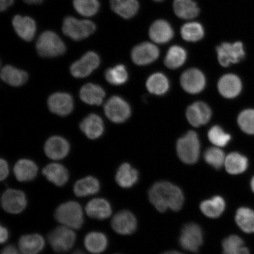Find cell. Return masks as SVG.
Instances as JSON below:
<instances>
[{"label": "cell", "mask_w": 254, "mask_h": 254, "mask_svg": "<svg viewBox=\"0 0 254 254\" xmlns=\"http://www.w3.org/2000/svg\"><path fill=\"white\" fill-rule=\"evenodd\" d=\"M100 184L95 178L89 176L79 180L74 184V192L79 197L94 195L99 192Z\"/></svg>", "instance_id": "obj_33"}, {"label": "cell", "mask_w": 254, "mask_h": 254, "mask_svg": "<svg viewBox=\"0 0 254 254\" xmlns=\"http://www.w3.org/2000/svg\"><path fill=\"white\" fill-rule=\"evenodd\" d=\"M204 241L201 228L193 222H190L183 227L179 238L180 246L191 253H197Z\"/></svg>", "instance_id": "obj_7"}, {"label": "cell", "mask_w": 254, "mask_h": 254, "mask_svg": "<svg viewBox=\"0 0 254 254\" xmlns=\"http://www.w3.org/2000/svg\"><path fill=\"white\" fill-rule=\"evenodd\" d=\"M69 144L65 138L59 136L50 137L46 142L44 151L48 157L59 160L65 158L69 151Z\"/></svg>", "instance_id": "obj_18"}, {"label": "cell", "mask_w": 254, "mask_h": 254, "mask_svg": "<svg viewBox=\"0 0 254 254\" xmlns=\"http://www.w3.org/2000/svg\"><path fill=\"white\" fill-rule=\"evenodd\" d=\"M71 254H87L85 252H83V251H82L81 250H77L74 251V252H73Z\"/></svg>", "instance_id": "obj_51"}, {"label": "cell", "mask_w": 254, "mask_h": 254, "mask_svg": "<svg viewBox=\"0 0 254 254\" xmlns=\"http://www.w3.org/2000/svg\"><path fill=\"white\" fill-rule=\"evenodd\" d=\"M14 173L19 182H30L37 177L38 167L33 161L23 159L16 163Z\"/></svg>", "instance_id": "obj_27"}, {"label": "cell", "mask_w": 254, "mask_h": 254, "mask_svg": "<svg viewBox=\"0 0 254 254\" xmlns=\"http://www.w3.org/2000/svg\"><path fill=\"white\" fill-rule=\"evenodd\" d=\"M80 129L88 138L95 139L100 137L104 131L102 119L95 114H91L82 121Z\"/></svg>", "instance_id": "obj_23"}, {"label": "cell", "mask_w": 254, "mask_h": 254, "mask_svg": "<svg viewBox=\"0 0 254 254\" xmlns=\"http://www.w3.org/2000/svg\"><path fill=\"white\" fill-rule=\"evenodd\" d=\"M48 241L55 252L59 254L69 252L76 241V234L70 228L60 226L48 235Z\"/></svg>", "instance_id": "obj_6"}, {"label": "cell", "mask_w": 254, "mask_h": 254, "mask_svg": "<svg viewBox=\"0 0 254 254\" xmlns=\"http://www.w3.org/2000/svg\"><path fill=\"white\" fill-rule=\"evenodd\" d=\"M202 213L209 218H217L223 214L226 204L222 196H215L211 199L202 201L199 206Z\"/></svg>", "instance_id": "obj_26"}, {"label": "cell", "mask_w": 254, "mask_h": 254, "mask_svg": "<svg viewBox=\"0 0 254 254\" xmlns=\"http://www.w3.org/2000/svg\"><path fill=\"white\" fill-rule=\"evenodd\" d=\"M148 198L159 212H164L168 209L179 211L182 208L184 196L179 187L169 182L155 183L148 192Z\"/></svg>", "instance_id": "obj_1"}, {"label": "cell", "mask_w": 254, "mask_h": 254, "mask_svg": "<svg viewBox=\"0 0 254 254\" xmlns=\"http://www.w3.org/2000/svg\"><path fill=\"white\" fill-rule=\"evenodd\" d=\"M14 0H0V9L1 11H5L14 3Z\"/></svg>", "instance_id": "obj_47"}, {"label": "cell", "mask_w": 254, "mask_h": 254, "mask_svg": "<svg viewBox=\"0 0 254 254\" xmlns=\"http://www.w3.org/2000/svg\"><path fill=\"white\" fill-rule=\"evenodd\" d=\"M108 244L109 241L107 236L100 232H91L85 237L84 246L91 254L103 253L107 249Z\"/></svg>", "instance_id": "obj_28"}, {"label": "cell", "mask_w": 254, "mask_h": 254, "mask_svg": "<svg viewBox=\"0 0 254 254\" xmlns=\"http://www.w3.org/2000/svg\"><path fill=\"white\" fill-rule=\"evenodd\" d=\"M43 174L48 180L59 187L64 186L69 179L68 170L63 165L59 164L48 165L44 168Z\"/></svg>", "instance_id": "obj_24"}, {"label": "cell", "mask_w": 254, "mask_h": 254, "mask_svg": "<svg viewBox=\"0 0 254 254\" xmlns=\"http://www.w3.org/2000/svg\"><path fill=\"white\" fill-rule=\"evenodd\" d=\"M105 77L110 84L120 85L125 84L128 80V74L125 65L120 64L107 69L105 72Z\"/></svg>", "instance_id": "obj_40"}, {"label": "cell", "mask_w": 254, "mask_h": 254, "mask_svg": "<svg viewBox=\"0 0 254 254\" xmlns=\"http://www.w3.org/2000/svg\"><path fill=\"white\" fill-rule=\"evenodd\" d=\"M100 62V57L96 53L88 52L81 59L72 64L70 72L75 78L86 77L99 66Z\"/></svg>", "instance_id": "obj_10"}, {"label": "cell", "mask_w": 254, "mask_h": 254, "mask_svg": "<svg viewBox=\"0 0 254 254\" xmlns=\"http://www.w3.org/2000/svg\"><path fill=\"white\" fill-rule=\"evenodd\" d=\"M208 136L209 141L217 147H225L231 139V136L218 126L212 127L209 130Z\"/></svg>", "instance_id": "obj_42"}, {"label": "cell", "mask_w": 254, "mask_h": 254, "mask_svg": "<svg viewBox=\"0 0 254 254\" xmlns=\"http://www.w3.org/2000/svg\"><path fill=\"white\" fill-rule=\"evenodd\" d=\"M174 10L178 17L192 19L199 14V8L192 0H174Z\"/></svg>", "instance_id": "obj_35"}, {"label": "cell", "mask_w": 254, "mask_h": 254, "mask_svg": "<svg viewBox=\"0 0 254 254\" xmlns=\"http://www.w3.org/2000/svg\"><path fill=\"white\" fill-rule=\"evenodd\" d=\"M217 52L218 62L224 67H227L231 64L240 63L246 56L241 42L222 43L217 47Z\"/></svg>", "instance_id": "obj_9"}, {"label": "cell", "mask_w": 254, "mask_h": 254, "mask_svg": "<svg viewBox=\"0 0 254 254\" xmlns=\"http://www.w3.org/2000/svg\"><path fill=\"white\" fill-rule=\"evenodd\" d=\"M0 234H1V243L4 244L7 241L9 237V233L8 231L4 227H3L2 225L1 226V229H0Z\"/></svg>", "instance_id": "obj_48"}, {"label": "cell", "mask_w": 254, "mask_h": 254, "mask_svg": "<svg viewBox=\"0 0 254 254\" xmlns=\"http://www.w3.org/2000/svg\"><path fill=\"white\" fill-rule=\"evenodd\" d=\"M222 247L223 254H250L242 238L237 235L225 238L222 241Z\"/></svg>", "instance_id": "obj_36"}, {"label": "cell", "mask_w": 254, "mask_h": 254, "mask_svg": "<svg viewBox=\"0 0 254 254\" xmlns=\"http://www.w3.org/2000/svg\"><path fill=\"white\" fill-rule=\"evenodd\" d=\"M250 186L251 189H252L253 192L254 193V176L252 178V180H251Z\"/></svg>", "instance_id": "obj_52"}, {"label": "cell", "mask_w": 254, "mask_h": 254, "mask_svg": "<svg viewBox=\"0 0 254 254\" xmlns=\"http://www.w3.org/2000/svg\"><path fill=\"white\" fill-rule=\"evenodd\" d=\"M181 84L184 90L190 94H198L204 90L206 79L203 73L196 68H190L181 77Z\"/></svg>", "instance_id": "obj_12"}, {"label": "cell", "mask_w": 254, "mask_h": 254, "mask_svg": "<svg viewBox=\"0 0 254 254\" xmlns=\"http://www.w3.org/2000/svg\"><path fill=\"white\" fill-rule=\"evenodd\" d=\"M55 217L60 224L72 230H79L84 224L83 211L75 201L63 203L57 208Z\"/></svg>", "instance_id": "obj_2"}, {"label": "cell", "mask_w": 254, "mask_h": 254, "mask_svg": "<svg viewBox=\"0 0 254 254\" xmlns=\"http://www.w3.org/2000/svg\"><path fill=\"white\" fill-rule=\"evenodd\" d=\"M12 25L21 39L26 41H31L34 39L37 27L33 18L27 16L15 15L12 19Z\"/></svg>", "instance_id": "obj_19"}, {"label": "cell", "mask_w": 254, "mask_h": 254, "mask_svg": "<svg viewBox=\"0 0 254 254\" xmlns=\"http://www.w3.org/2000/svg\"><path fill=\"white\" fill-rule=\"evenodd\" d=\"M111 9L117 14L125 19H129L137 13L138 0H110Z\"/></svg>", "instance_id": "obj_29"}, {"label": "cell", "mask_w": 254, "mask_h": 254, "mask_svg": "<svg viewBox=\"0 0 254 254\" xmlns=\"http://www.w3.org/2000/svg\"><path fill=\"white\" fill-rule=\"evenodd\" d=\"M0 168H1V172H0V179L1 181L4 180L8 176L9 168L7 161L3 159H1L0 161Z\"/></svg>", "instance_id": "obj_45"}, {"label": "cell", "mask_w": 254, "mask_h": 254, "mask_svg": "<svg viewBox=\"0 0 254 254\" xmlns=\"http://www.w3.org/2000/svg\"><path fill=\"white\" fill-rule=\"evenodd\" d=\"M174 30L169 23L166 20H158L151 25L149 35L154 42L165 44L173 39Z\"/></svg>", "instance_id": "obj_22"}, {"label": "cell", "mask_w": 254, "mask_h": 254, "mask_svg": "<svg viewBox=\"0 0 254 254\" xmlns=\"http://www.w3.org/2000/svg\"><path fill=\"white\" fill-rule=\"evenodd\" d=\"M155 1H163V0H154Z\"/></svg>", "instance_id": "obj_53"}, {"label": "cell", "mask_w": 254, "mask_h": 254, "mask_svg": "<svg viewBox=\"0 0 254 254\" xmlns=\"http://www.w3.org/2000/svg\"><path fill=\"white\" fill-rule=\"evenodd\" d=\"M186 116L190 125L199 127L209 122L211 118L212 111L208 104L198 101L188 107Z\"/></svg>", "instance_id": "obj_15"}, {"label": "cell", "mask_w": 254, "mask_h": 254, "mask_svg": "<svg viewBox=\"0 0 254 254\" xmlns=\"http://www.w3.org/2000/svg\"><path fill=\"white\" fill-rule=\"evenodd\" d=\"M235 220L238 227L244 233H254V210L246 206H243L237 209Z\"/></svg>", "instance_id": "obj_34"}, {"label": "cell", "mask_w": 254, "mask_h": 254, "mask_svg": "<svg viewBox=\"0 0 254 254\" xmlns=\"http://www.w3.org/2000/svg\"><path fill=\"white\" fill-rule=\"evenodd\" d=\"M1 78L6 83L14 87H20L24 85L28 79L27 72L14 67L12 65H6L1 71Z\"/></svg>", "instance_id": "obj_30"}, {"label": "cell", "mask_w": 254, "mask_h": 254, "mask_svg": "<svg viewBox=\"0 0 254 254\" xmlns=\"http://www.w3.org/2000/svg\"><path fill=\"white\" fill-rule=\"evenodd\" d=\"M45 247V240L40 234L24 235L18 241V247L23 254H39Z\"/></svg>", "instance_id": "obj_21"}, {"label": "cell", "mask_w": 254, "mask_h": 254, "mask_svg": "<svg viewBox=\"0 0 254 254\" xmlns=\"http://www.w3.org/2000/svg\"><path fill=\"white\" fill-rule=\"evenodd\" d=\"M96 25L93 21L83 20L68 16L64 18L63 24V31L65 36L74 41L86 39L95 33Z\"/></svg>", "instance_id": "obj_5"}, {"label": "cell", "mask_w": 254, "mask_h": 254, "mask_svg": "<svg viewBox=\"0 0 254 254\" xmlns=\"http://www.w3.org/2000/svg\"><path fill=\"white\" fill-rule=\"evenodd\" d=\"M241 79L233 74H225L220 79L218 83V91L226 98H234L239 95L242 90Z\"/></svg>", "instance_id": "obj_17"}, {"label": "cell", "mask_w": 254, "mask_h": 254, "mask_svg": "<svg viewBox=\"0 0 254 254\" xmlns=\"http://www.w3.org/2000/svg\"><path fill=\"white\" fill-rule=\"evenodd\" d=\"M146 86L150 93L161 95L167 93L170 87V83L166 75L157 72L148 78Z\"/></svg>", "instance_id": "obj_37"}, {"label": "cell", "mask_w": 254, "mask_h": 254, "mask_svg": "<svg viewBox=\"0 0 254 254\" xmlns=\"http://www.w3.org/2000/svg\"><path fill=\"white\" fill-rule=\"evenodd\" d=\"M104 112L107 118L115 123H122L131 116V108L126 101L118 96H114L107 101Z\"/></svg>", "instance_id": "obj_8"}, {"label": "cell", "mask_w": 254, "mask_h": 254, "mask_svg": "<svg viewBox=\"0 0 254 254\" xmlns=\"http://www.w3.org/2000/svg\"><path fill=\"white\" fill-rule=\"evenodd\" d=\"M162 254H184L182 253H180L179 252H177V251H169V252H167Z\"/></svg>", "instance_id": "obj_50"}, {"label": "cell", "mask_w": 254, "mask_h": 254, "mask_svg": "<svg viewBox=\"0 0 254 254\" xmlns=\"http://www.w3.org/2000/svg\"><path fill=\"white\" fill-rule=\"evenodd\" d=\"M73 5L79 14L85 17L96 14L100 6L98 0H73Z\"/></svg>", "instance_id": "obj_41"}, {"label": "cell", "mask_w": 254, "mask_h": 254, "mask_svg": "<svg viewBox=\"0 0 254 254\" xmlns=\"http://www.w3.org/2000/svg\"><path fill=\"white\" fill-rule=\"evenodd\" d=\"M106 93L100 85L89 83L84 85L79 91V97L84 103L93 106L102 104Z\"/></svg>", "instance_id": "obj_25"}, {"label": "cell", "mask_w": 254, "mask_h": 254, "mask_svg": "<svg viewBox=\"0 0 254 254\" xmlns=\"http://www.w3.org/2000/svg\"><path fill=\"white\" fill-rule=\"evenodd\" d=\"M1 254H20V253L14 246L8 245L4 248Z\"/></svg>", "instance_id": "obj_46"}, {"label": "cell", "mask_w": 254, "mask_h": 254, "mask_svg": "<svg viewBox=\"0 0 254 254\" xmlns=\"http://www.w3.org/2000/svg\"><path fill=\"white\" fill-rule=\"evenodd\" d=\"M48 106L52 113L60 116H66L74 109V101L69 94L57 93L49 98Z\"/></svg>", "instance_id": "obj_16"}, {"label": "cell", "mask_w": 254, "mask_h": 254, "mask_svg": "<svg viewBox=\"0 0 254 254\" xmlns=\"http://www.w3.org/2000/svg\"><path fill=\"white\" fill-rule=\"evenodd\" d=\"M224 166L227 172L232 175L242 174L249 167V160L238 152H231L225 158Z\"/></svg>", "instance_id": "obj_32"}, {"label": "cell", "mask_w": 254, "mask_h": 254, "mask_svg": "<svg viewBox=\"0 0 254 254\" xmlns=\"http://www.w3.org/2000/svg\"><path fill=\"white\" fill-rule=\"evenodd\" d=\"M36 50L43 58H53L62 56L66 52V46L60 37L52 31L41 34L36 43Z\"/></svg>", "instance_id": "obj_3"}, {"label": "cell", "mask_w": 254, "mask_h": 254, "mask_svg": "<svg viewBox=\"0 0 254 254\" xmlns=\"http://www.w3.org/2000/svg\"><path fill=\"white\" fill-rule=\"evenodd\" d=\"M225 158L223 151L217 147L209 148L204 154L206 163L215 169H220L224 165Z\"/></svg>", "instance_id": "obj_43"}, {"label": "cell", "mask_w": 254, "mask_h": 254, "mask_svg": "<svg viewBox=\"0 0 254 254\" xmlns=\"http://www.w3.org/2000/svg\"><path fill=\"white\" fill-rule=\"evenodd\" d=\"M177 154L180 160L187 164H192L198 160L200 144L197 134L190 131L180 138L177 144Z\"/></svg>", "instance_id": "obj_4"}, {"label": "cell", "mask_w": 254, "mask_h": 254, "mask_svg": "<svg viewBox=\"0 0 254 254\" xmlns=\"http://www.w3.org/2000/svg\"><path fill=\"white\" fill-rule=\"evenodd\" d=\"M138 180V171L128 163L122 164L117 171L116 180L122 188H131L137 182Z\"/></svg>", "instance_id": "obj_31"}, {"label": "cell", "mask_w": 254, "mask_h": 254, "mask_svg": "<svg viewBox=\"0 0 254 254\" xmlns=\"http://www.w3.org/2000/svg\"><path fill=\"white\" fill-rule=\"evenodd\" d=\"M187 57V52L182 47L174 46L168 50L165 64L170 69H177L182 66L186 62Z\"/></svg>", "instance_id": "obj_38"}, {"label": "cell", "mask_w": 254, "mask_h": 254, "mask_svg": "<svg viewBox=\"0 0 254 254\" xmlns=\"http://www.w3.org/2000/svg\"><path fill=\"white\" fill-rule=\"evenodd\" d=\"M111 227L117 233L127 236L134 233L137 228V221L131 212L121 211L114 216Z\"/></svg>", "instance_id": "obj_13"}, {"label": "cell", "mask_w": 254, "mask_h": 254, "mask_svg": "<svg viewBox=\"0 0 254 254\" xmlns=\"http://www.w3.org/2000/svg\"><path fill=\"white\" fill-rule=\"evenodd\" d=\"M160 55V50L154 44L145 42L138 44L132 49L131 59L135 64L145 65L156 60Z\"/></svg>", "instance_id": "obj_14"}, {"label": "cell", "mask_w": 254, "mask_h": 254, "mask_svg": "<svg viewBox=\"0 0 254 254\" xmlns=\"http://www.w3.org/2000/svg\"><path fill=\"white\" fill-rule=\"evenodd\" d=\"M89 217L98 220H104L112 214L110 203L104 198H94L89 201L85 207Z\"/></svg>", "instance_id": "obj_20"}, {"label": "cell", "mask_w": 254, "mask_h": 254, "mask_svg": "<svg viewBox=\"0 0 254 254\" xmlns=\"http://www.w3.org/2000/svg\"><path fill=\"white\" fill-rule=\"evenodd\" d=\"M204 28L197 22L184 24L181 29V34L184 40L189 42H196L201 40L204 36Z\"/></svg>", "instance_id": "obj_39"}, {"label": "cell", "mask_w": 254, "mask_h": 254, "mask_svg": "<svg viewBox=\"0 0 254 254\" xmlns=\"http://www.w3.org/2000/svg\"><path fill=\"white\" fill-rule=\"evenodd\" d=\"M238 124L243 132L254 135V109L243 111L238 117Z\"/></svg>", "instance_id": "obj_44"}, {"label": "cell", "mask_w": 254, "mask_h": 254, "mask_svg": "<svg viewBox=\"0 0 254 254\" xmlns=\"http://www.w3.org/2000/svg\"><path fill=\"white\" fill-rule=\"evenodd\" d=\"M25 2L29 4H39L44 1V0H23Z\"/></svg>", "instance_id": "obj_49"}, {"label": "cell", "mask_w": 254, "mask_h": 254, "mask_svg": "<svg viewBox=\"0 0 254 254\" xmlns=\"http://www.w3.org/2000/svg\"><path fill=\"white\" fill-rule=\"evenodd\" d=\"M1 205L4 210L8 213L20 214L27 205L26 196L20 190L8 189L2 195Z\"/></svg>", "instance_id": "obj_11"}]
</instances>
